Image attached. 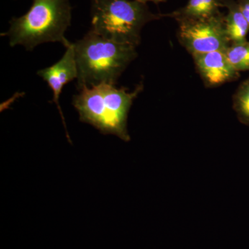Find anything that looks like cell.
Wrapping results in <instances>:
<instances>
[{
  "label": "cell",
  "mask_w": 249,
  "mask_h": 249,
  "mask_svg": "<svg viewBox=\"0 0 249 249\" xmlns=\"http://www.w3.org/2000/svg\"><path fill=\"white\" fill-rule=\"evenodd\" d=\"M142 89V83L133 91L101 84L79 89L72 103L81 122L91 124L101 134H112L127 142L131 139L127 130L129 109Z\"/></svg>",
  "instance_id": "obj_1"
},
{
  "label": "cell",
  "mask_w": 249,
  "mask_h": 249,
  "mask_svg": "<svg viewBox=\"0 0 249 249\" xmlns=\"http://www.w3.org/2000/svg\"><path fill=\"white\" fill-rule=\"evenodd\" d=\"M74 48L78 90L101 84L115 85L137 56L136 47L108 40L91 31L74 43Z\"/></svg>",
  "instance_id": "obj_2"
},
{
  "label": "cell",
  "mask_w": 249,
  "mask_h": 249,
  "mask_svg": "<svg viewBox=\"0 0 249 249\" xmlns=\"http://www.w3.org/2000/svg\"><path fill=\"white\" fill-rule=\"evenodd\" d=\"M71 22L70 0H32L30 9L19 18L10 21L7 32L9 45H22L32 51L37 46L47 42H60L67 45L65 32Z\"/></svg>",
  "instance_id": "obj_3"
},
{
  "label": "cell",
  "mask_w": 249,
  "mask_h": 249,
  "mask_svg": "<svg viewBox=\"0 0 249 249\" xmlns=\"http://www.w3.org/2000/svg\"><path fill=\"white\" fill-rule=\"evenodd\" d=\"M163 15L137 0H91V29L108 40L137 47L142 27Z\"/></svg>",
  "instance_id": "obj_4"
},
{
  "label": "cell",
  "mask_w": 249,
  "mask_h": 249,
  "mask_svg": "<svg viewBox=\"0 0 249 249\" xmlns=\"http://www.w3.org/2000/svg\"><path fill=\"white\" fill-rule=\"evenodd\" d=\"M222 14L203 19H179L178 39L192 55L225 52L231 45Z\"/></svg>",
  "instance_id": "obj_5"
},
{
  "label": "cell",
  "mask_w": 249,
  "mask_h": 249,
  "mask_svg": "<svg viewBox=\"0 0 249 249\" xmlns=\"http://www.w3.org/2000/svg\"><path fill=\"white\" fill-rule=\"evenodd\" d=\"M65 47L66 48V51L60 60L51 67L39 70L37 72V74L45 80L53 91V101L56 105L60 112L62 122L66 130L67 139L71 142L70 135L67 132L65 118L62 114L59 100H60V96L64 87L72 80L78 78V70L76 53H75L74 43H71L69 41Z\"/></svg>",
  "instance_id": "obj_6"
},
{
  "label": "cell",
  "mask_w": 249,
  "mask_h": 249,
  "mask_svg": "<svg viewBox=\"0 0 249 249\" xmlns=\"http://www.w3.org/2000/svg\"><path fill=\"white\" fill-rule=\"evenodd\" d=\"M192 56L198 73L207 87L219 86L240 78V72L233 68L224 52L216 51Z\"/></svg>",
  "instance_id": "obj_7"
},
{
  "label": "cell",
  "mask_w": 249,
  "mask_h": 249,
  "mask_svg": "<svg viewBox=\"0 0 249 249\" xmlns=\"http://www.w3.org/2000/svg\"><path fill=\"white\" fill-rule=\"evenodd\" d=\"M224 4L228 9V14L224 17V21L231 43L245 42L249 31V25L240 6L233 0H224Z\"/></svg>",
  "instance_id": "obj_8"
},
{
  "label": "cell",
  "mask_w": 249,
  "mask_h": 249,
  "mask_svg": "<svg viewBox=\"0 0 249 249\" xmlns=\"http://www.w3.org/2000/svg\"><path fill=\"white\" fill-rule=\"evenodd\" d=\"M224 0H189L182 9L174 11L168 16L179 19H203L222 14L219 9L224 7Z\"/></svg>",
  "instance_id": "obj_9"
},
{
  "label": "cell",
  "mask_w": 249,
  "mask_h": 249,
  "mask_svg": "<svg viewBox=\"0 0 249 249\" xmlns=\"http://www.w3.org/2000/svg\"><path fill=\"white\" fill-rule=\"evenodd\" d=\"M236 71H249V42L231 43L224 52Z\"/></svg>",
  "instance_id": "obj_10"
},
{
  "label": "cell",
  "mask_w": 249,
  "mask_h": 249,
  "mask_svg": "<svg viewBox=\"0 0 249 249\" xmlns=\"http://www.w3.org/2000/svg\"><path fill=\"white\" fill-rule=\"evenodd\" d=\"M232 102L234 110L240 122L249 126V77L236 90Z\"/></svg>",
  "instance_id": "obj_11"
},
{
  "label": "cell",
  "mask_w": 249,
  "mask_h": 249,
  "mask_svg": "<svg viewBox=\"0 0 249 249\" xmlns=\"http://www.w3.org/2000/svg\"><path fill=\"white\" fill-rule=\"evenodd\" d=\"M237 4L249 25V0H237Z\"/></svg>",
  "instance_id": "obj_12"
},
{
  "label": "cell",
  "mask_w": 249,
  "mask_h": 249,
  "mask_svg": "<svg viewBox=\"0 0 249 249\" xmlns=\"http://www.w3.org/2000/svg\"><path fill=\"white\" fill-rule=\"evenodd\" d=\"M137 1L143 3V4H147V2H149V1H152V2L155 3V4H159V3L164 2V1H166V0H137Z\"/></svg>",
  "instance_id": "obj_13"
}]
</instances>
